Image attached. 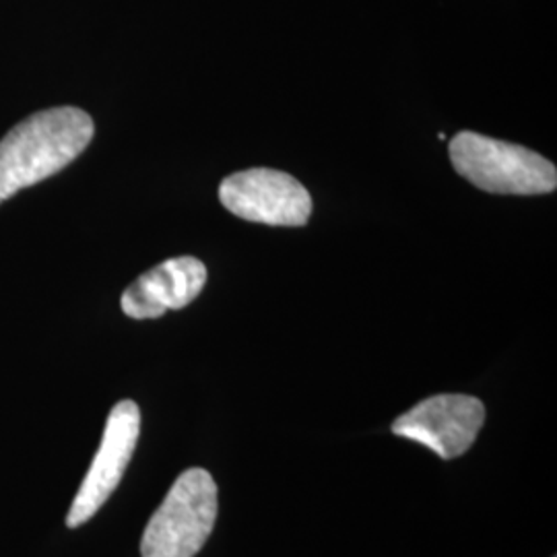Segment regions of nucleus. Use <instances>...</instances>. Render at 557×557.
<instances>
[{
    "instance_id": "obj_1",
    "label": "nucleus",
    "mask_w": 557,
    "mask_h": 557,
    "mask_svg": "<svg viewBox=\"0 0 557 557\" xmlns=\"http://www.w3.org/2000/svg\"><path fill=\"white\" fill-rule=\"evenodd\" d=\"M94 131L91 116L73 106L21 120L0 139V193L13 199L23 188L59 174L87 149Z\"/></svg>"
},
{
    "instance_id": "obj_2",
    "label": "nucleus",
    "mask_w": 557,
    "mask_h": 557,
    "mask_svg": "<svg viewBox=\"0 0 557 557\" xmlns=\"http://www.w3.org/2000/svg\"><path fill=\"white\" fill-rule=\"evenodd\" d=\"M448 151L458 174L485 193L533 197L556 190V165L522 145L465 131Z\"/></svg>"
},
{
    "instance_id": "obj_3",
    "label": "nucleus",
    "mask_w": 557,
    "mask_h": 557,
    "mask_svg": "<svg viewBox=\"0 0 557 557\" xmlns=\"http://www.w3.org/2000/svg\"><path fill=\"white\" fill-rule=\"evenodd\" d=\"M218 485L205 469L184 471L158 512L151 517L143 541V557H195L211 537L218 520Z\"/></svg>"
},
{
    "instance_id": "obj_4",
    "label": "nucleus",
    "mask_w": 557,
    "mask_h": 557,
    "mask_svg": "<svg viewBox=\"0 0 557 557\" xmlns=\"http://www.w3.org/2000/svg\"><path fill=\"white\" fill-rule=\"evenodd\" d=\"M220 200L239 220L299 227L312 215V197L298 180L278 170L255 168L221 182Z\"/></svg>"
},
{
    "instance_id": "obj_5",
    "label": "nucleus",
    "mask_w": 557,
    "mask_h": 557,
    "mask_svg": "<svg viewBox=\"0 0 557 557\" xmlns=\"http://www.w3.org/2000/svg\"><path fill=\"white\" fill-rule=\"evenodd\" d=\"M139 434V405L135 400H120L110 411L100 450L71 504L66 517V524L71 529H77L96 517L101 506L116 492L122 475L135 455Z\"/></svg>"
},
{
    "instance_id": "obj_6",
    "label": "nucleus",
    "mask_w": 557,
    "mask_h": 557,
    "mask_svg": "<svg viewBox=\"0 0 557 557\" xmlns=\"http://www.w3.org/2000/svg\"><path fill=\"white\" fill-rule=\"evenodd\" d=\"M485 423L483 403L469 395H436L418 403L393 423L400 438L428 446L440 458L465 455Z\"/></svg>"
},
{
    "instance_id": "obj_7",
    "label": "nucleus",
    "mask_w": 557,
    "mask_h": 557,
    "mask_svg": "<svg viewBox=\"0 0 557 557\" xmlns=\"http://www.w3.org/2000/svg\"><path fill=\"white\" fill-rule=\"evenodd\" d=\"M207 283V267L195 257H176L143 273L122 294L120 306L135 320L160 319L199 298Z\"/></svg>"
},
{
    "instance_id": "obj_8",
    "label": "nucleus",
    "mask_w": 557,
    "mask_h": 557,
    "mask_svg": "<svg viewBox=\"0 0 557 557\" xmlns=\"http://www.w3.org/2000/svg\"><path fill=\"white\" fill-rule=\"evenodd\" d=\"M4 200H9V199H7V197H4V195H2V193H0V205H2V202H4Z\"/></svg>"
}]
</instances>
